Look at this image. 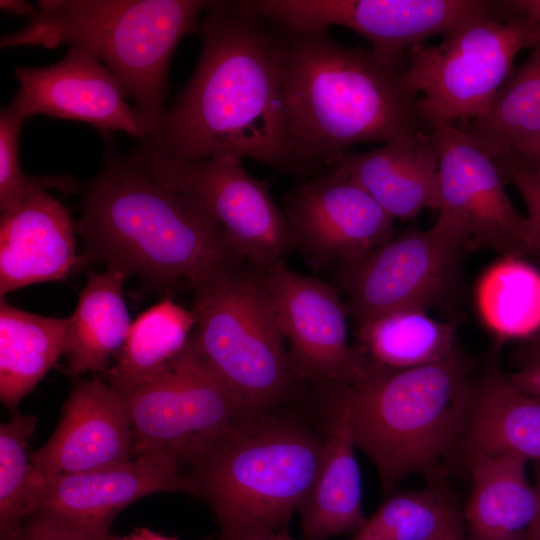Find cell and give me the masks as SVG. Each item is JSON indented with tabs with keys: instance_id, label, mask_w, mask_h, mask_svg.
I'll return each instance as SVG.
<instances>
[{
	"instance_id": "obj_1",
	"label": "cell",
	"mask_w": 540,
	"mask_h": 540,
	"mask_svg": "<svg viewBox=\"0 0 540 540\" xmlns=\"http://www.w3.org/2000/svg\"><path fill=\"white\" fill-rule=\"evenodd\" d=\"M196 68L132 151L182 162L251 158L297 177L283 100L278 26L238 1H209Z\"/></svg>"
},
{
	"instance_id": "obj_2",
	"label": "cell",
	"mask_w": 540,
	"mask_h": 540,
	"mask_svg": "<svg viewBox=\"0 0 540 540\" xmlns=\"http://www.w3.org/2000/svg\"><path fill=\"white\" fill-rule=\"evenodd\" d=\"M278 26V25H276ZM281 36L283 100L297 177L319 175L361 143L431 132L403 71L327 30Z\"/></svg>"
},
{
	"instance_id": "obj_3",
	"label": "cell",
	"mask_w": 540,
	"mask_h": 540,
	"mask_svg": "<svg viewBox=\"0 0 540 540\" xmlns=\"http://www.w3.org/2000/svg\"><path fill=\"white\" fill-rule=\"evenodd\" d=\"M76 232L79 267L105 264L149 291L179 282L192 288L241 258L199 199L159 182L113 146L86 190Z\"/></svg>"
},
{
	"instance_id": "obj_4",
	"label": "cell",
	"mask_w": 540,
	"mask_h": 540,
	"mask_svg": "<svg viewBox=\"0 0 540 540\" xmlns=\"http://www.w3.org/2000/svg\"><path fill=\"white\" fill-rule=\"evenodd\" d=\"M472 379L469 360L456 349L410 369L372 362L359 382L342 384L353 441L375 466L383 498L411 474L444 481L465 435Z\"/></svg>"
},
{
	"instance_id": "obj_5",
	"label": "cell",
	"mask_w": 540,
	"mask_h": 540,
	"mask_svg": "<svg viewBox=\"0 0 540 540\" xmlns=\"http://www.w3.org/2000/svg\"><path fill=\"white\" fill-rule=\"evenodd\" d=\"M285 407L239 420L186 474L213 510L220 540L287 528L315 482L329 432Z\"/></svg>"
},
{
	"instance_id": "obj_6",
	"label": "cell",
	"mask_w": 540,
	"mask_h": 540,
	"mask_svg": "<svg viewBox=\"0 0 540 540\" xmlns=\"http://www.w3.org/2000/svg\"><path fill=\"white\" fill-rule=\"evenodd\" d=\"M202 0H40L1 48L69 45L98 58L120 81L151 133L164 114L169 65L180 39L198 33Z\"/></svg>"
},
{
	"instance_id": "obj_7",
	"label": "cell",
	"mask_w": 540,
	"mask_h": 540,
	"mask_svg": "<svg viewBox=\"0 0 540 540\" xmlns=\"http://www.w3.org/2000/svg\"><path fill=\"white\" fill-rule=\"evenodd\" d=\"M192 289L195 347L246 416L301 395L306 382L292 365L262 268L239 258Z\"/></svg>"
},
{
	"instance_id": "obj_8",
	"label": "cell",
	"mask_w": 540,
	"mask_h": 540,
	"mask_svg": "<svg viewBox=\"0 0 540 540\" xmlns=\"http://www.w3.org/2000/svg\"><path fill=\"white\" fill-rule=\"evenodd\" d=\"M539 39L540 25L520 12L481 17L439 44L410 48L403 76L415 94H424L419 108L431 130L482 116L510 77L516 55Z\"/></svg>"
},
{
	"instance_id": "obj_9",
	"label": "cell",
	"mask_w": 540,
	"mask_h": 540,
	"mask_svg": "<svg viewBox=\"0 0 540 540\" xmlns=\"http://www.w3.org/2000/svg\"><path fill=\"white\" fill-rule=\"evenodd\" d=\"M125 397L131 419L133 459L158 460L185 476L246 417L202 359L192 336L164 372Z\"/></svg>"
},
{
	"instance_id": "obj_10",
	"label": "cell",
	"mask_w": 540,
	"mask_h": 540,
	"mask_svg": "<svg viewBox=\"0 0 540 540\" xmlns=\"http://www.w3.org/2000/svg\"><path fill=\"white\" fill-rule=\"evenodd\" d=\"M242 7L292 31L344 26L368 39L371 53L395 68L405 52L430 36L481 17L518 13L513 1L487 0H251Z\"/></svg>"
},
{
	"instance_id": "obj_11",
	"label": "cell",
	"mask_w": 540,
	"mask_h": 540,
	"mask_svg": "<svg viewBox=\"0 0 540 540\" xmlns=\"http://www.w3.org/2000/svg\"><path fill=\"white\" fill-rule=\"evenodd\" d=\"M127 156L159 182L199 199L232 249L250 264L265 269L296 249L294 231L268 183L250 175L242 158L218 155L182 162L134 151Z\"/></svg>"
},
{
	"instance_id": "obj_12",
	"label": "cell",
	"mask_w": 540,
	"mask_h": 540,
	"mask_svg": "<svg viewBox=\"0 0 540 540\" xmlns=\"http://www.w3.org/2000/svg\"><path fill=\"white\" fill-rule=\"evenodd\" d=\"M440 155L439 222L462 251L533 254L531 225L511 203L495 160L454 124L432 130Z\"/></svg>"
},
{
	"instance_id": "obj_13",
	"label": "cell",
	"mask_w": 540,
	"mask_h": 540,
	"mask_svg": "<svg viewBox=\"0 0 540 540\" xmlns=\"http://www.w3.org/2000/svg\"><path fill=\"white\" fill-rule=\"evenodd\" d=\"M463 253L436 222L393 235L358 263L335 267L356 329L392 311L426 310L452 285Z\"/></svg>"
},
{
	"instance_id": "obj_14",
	"label": "cell",
	"mask_w": 540,
	"mask_h": 540,
	"mask_svg": "<svg viewBox=\"0 0 540 540\" xmlns=\"http://www.w3.org/2000/svg\"><path fill=\"white\" fill-rule=\"evenodd\" d=\"M263 280L298 376L313 386L353 385L372 362L347 339V306L337 290L292 270L284 260L263 269Z\"/></svg>"
},
{
	"instance_id": "obj_15",
	"label": "cell",
	"mask_w": 540,
	"mask_h": 540,
	"mask_svg": "<svg viewBox=\"0 0 540 540\" xmlns=\"http://www.w3.org/2000/svg\"><path fill=\"white\" fill-rule=\"evenodd\" d=\"M282 211L296 249L316 269L358 263L394 235V219L335 168L286 193Z\"/></svg>"
},
{
	"instance_id": "obj_16",
	"label": "cell",
	"mask_w": 540,
	"mask_h": 540,
	"mask_svg": "<svg viewBox=\"0 0 540 540\" xmlns=\"http://www.w3.org/2000/svg\"><path fill=\"white\" fill-rule=\"evenodd\" d=\"M19 89L9 105L25 120L35 114L85 122L102 131L124 132L142 140L145 121L127 103L117 77L94 55L70 47L49 66H17Z\"/></svg>"
},
{
	"instance_id": "obj_17",
	"label": "cell",
	"mask_w": 540,
	"mask_h": 540,
	"mask_svg": "<svg viewBox=\"0 0 540 540\" xmlns=\"http://www.w3.org/2000/svg\"><path fill=\"white\" fill-rule=\"evenodd\" d=\"M132 459L126 397L98 378L74 383L54 433L30 452L31 462L44 475L90 472Z\"/></svg>"
},
{
	"instance_id": "obj_18",
	"label": "cell",
	"mask_w": 540,
	"mask_h": 540,
	"mask_svg": "<svg viewBox=\"0 0 540 540\" xmlns=\"http://www.w3.org/2000/svg\"><path fill=\"white\" fill-rule=\"evenodd\" d=\"M158 492L195 493L191 480L173 467L158 460L135 458L90 472L45 475L34 512L65 520L95 540H109L112 522L120 511Z\"/></svg>"
},
{
	"instance_id": "obj_19",
	"label": "cell",
	"mask_w": 540,
	"mask_h": 540,
	"mask_svg": "<svg viewBox=\"0 0 540 540\" xmlns=\"http://www.w3.org/2000/svg\"><path fill=\"white\" fill-rule=\"evenodd\" d=\"M44 180L15 208L1 214L0 299L16 289L65 279L79 268L75 228Z\"/></svg>"
},
{
	"instance_id": "obj_20",
	"label": "cell",
	"mask_w": 540,
	"mask_h": 540,
	"mask_svg": "<svg viewBox=\"0 0 540 540\" xmlns=\"http://www.w3.org/2000/svg\"><path fill=\"white\" fill-rule=\"evenodd\" d=\"M366 191L393 219L440 207V155L433 132L366 152H348L331 167Z\"/></svg>"
},
{
	"instance_id": "obj_21",
	"label": "cell",
	"mask_w": 540,
	"mask_h": 540,
	"mask_svg": "<svg viewBox=\"0 0 540 540\" xmlns=\"http://www.w3.org/2000/svg\"><path fill=\"white\" fill-rule=\"evenodd\" d=\"M514 455L540 460V400L519 388L495 364L472 379L469 416L457 462Z\"/></svg>"
},
{
	"instance_id": "obj_22",
	"label": "cell",
	"mask_w": 540,
	"mask_h": 540,
	"mask_svg": "<svg viewBox=\"0 0 540 540\" xmlns=\"http://www.w3.org/2000/svg\"><path fill=\"white\" fill-rule=\"evenodd\" d=\"M341 387L342 384L331 387L334 417L322 464L310 492L298 509L302 540H328L336 536L354 535L367 520L362 508L356 446Z\"/></svg>"
},
{
	"instance_id": "obj_23",
	"label": "cell",
	"mask_w": 540,
	"mask_h": 540,
	"mask_svg": "<svg viewBox=\"0 0 540 540\" xmlns=\"http://www.w3.org/2000/svg\"><path fill=\"white\" fill-rule=\"evenodd\" d=\"M527 462L490 455L467 464L471 485L463 516L469 540H528L538 497L526 476Z\"/></svg>"
},
{
	"instance_id": "obj_24",
	"label": "cell",
	"mask_w": 540,
	"mask_h": 540,
	"mask_svg": "<svg viewBox=\"0 0 540 540\" xmlns=\"http://www.w3.org/2000/svg\"><path fill=\"white\" fill-rule=\"evenodd\" d=\"M127 276L107 268L90 272L79 293L73 314L68 317L67 373H107L109 362L122 348L131 327L123 297Z\"/></svg>"
},
{
	"instance_id": "obj_25",
	"label": "cell",
	"mask_w": 540,
	"mask_h": 540,
	"mask_svg": "<svg viewBox=\"0 0 540 540\" xmlns=\"http://www.w3.org/2000/svg\"><path fill=\"white\" fill-rule=\"evenodd\" d=\"M68 318L40 316L0 301V399L14 411L66 354Z\"/></svg>"
},
{
	"instance_id": "obj_26",
	"label": "cell",
	"mask_w": 540,
	"mask_h": 540,
	"mask_svg": "<svg viewBox=\"0 0 540 540\" xmlns=\"http://www.w3.org/2000/svg\"><path fill=\"white\" fill-rule=\"evenodd\" d=\"M196 325L193 311L166 298L131 324L107 371L108 384L126 395L164 372L184 351Z\"/></svg>"
},
{
	"instance_id": "obj_27",
	"label": "cell",
	"mask_w": 540,
	"mask_h": 540,
	"mask_svg": "<svg viewBox=\"0 0 540 540\" xmlns=\"http://www.w3.org/2000/svg\"><path fill=\"white\" fill-rule=\"evenodd\" d=\"M464 130L492 159L540 138V39L503 84L489 109Z\"/></svg>"
},
{
	"instance_id": "obj_28",
	"label": "cell",
	"mask_w": 540,
	"mask_h": 540,
	"mask_svg": "<svg viewBox=\"0 0 540 540\" xmlns=\"http://www.w3.org/2000/svg\"><path fill=\"white\" fill-rule=\"evenodd\" d=\"M358 347L373 363L402 370L440 361L457 348L454 329L422 309L389 312L357 329Z\"/></svg>"
},
{
	"instance_id": "obj_29",
	"label": "cell",
	"mask_w": 540,
	"mask_h": 540,
	"mask_svg": "<svg viewBox=\"0 0 540 540\" xmlns=\"http://www.w3.org/2000/svg\"><path fill=\"white\" fill-rule=\"evenodd\" d=\"M478 304L498 335H533L540 325V275L517 257H506L481 280Z\"/></svg>"
},
{
	"instance_id": "obj_30",
	"label": "cell",
	"mask_w": 540,
	"mask_h": 540,
	"mask_svg": "<svg viewBox=\"0 0 540 540\" xmlns=\"http://www.w3.org/2000/svg\"><path fill=\"white\" fill-rule=\"evenodd\" d=\"M38 417L16 413L0 425V535L22 527L39 502L45 475L30 460Z\"/></svg>"
},
{
	"instance_id": "obj_31",
	"label": "cell",
	"mask_w": 540,
	"mask_h": 540,
	"mask_svg": "<svg viewBox=\"0 0 540 540\" xmlns=\"http://www.w3.org/2000/svg\"><path fill=\"white\" fill-rule=\"evenodd\" d=\"M455 503L444 481L391 494L350 540H429Z\"/></svg>"
},
{
	"instance_id": "obj_32",
	"label": "cell",
	"mask_w": 540,
	"mask_h": 540,
	"mask_svg": "<svg viewBox=\"0 0 540 540\" xmlns=\"http://www.w3.org/2000/svg\"><path fill=\"white\" fill-rule=\"evenodd\" d=\"M25 119L9 104L0 113V209L7 212L44 180L27 177L19 160V136Z\"/></svg>"
},
{
	"instance_id": "obj_33",
	"label": "cell",
	"mask_w": 540,
	"mask_h": 540,
	"mask_svg": "<svg viewBox=\"0 0 540 540\" xmlns=\"http://www.w3.org/2000/svg\"><path fill=\"white\" fill-rule=\"evenodd\" d=\"M504 180L520 193L528 215L533 238V255L540 260V172L532 170L513 155L494 159Z\"/></svg>"
},
{
	"instance_id": "obj_34",
	"label": "cell",
	"mask_w": 540,
	"mask_h": 540,
	"mask_svg": "<svg viewBox=\"0 0 540 540\" xmlns=\"http://www.w3.org/2000/svg\"><path fill=\"white\" fill-rule=\"evenodd\" d=\"M22 540H95L81 528L58 517L34 512L22 525Z\"/></svg>"
},
{
	"instance_id": "obj_35",
	"label": "cell",
	"mask_w": 540,
	"mask_h": 540,
	"mask_svg": "<svg viewBox=\"0 0 540 540\" xmlns=\"http://www.w3.org/2000/svg\"><path fill=\"white\" fill-rule=\"evenodd\" d=\"M508 377L517 388L540 400V357L520 366Z\"/></svg>"
},
{
	"instance_id": "obj_36",
	"label": "cell",
	"mask_w": 540,
	"mask_h": 540,
	"mask_svg": "<svg viewBox=\"0 0 540 540\" xmlns=\"http://www.w3.org/2000/svg\"><path fill=\"white\" fill-rule=\"evenodd\" d=\"M429 540H469L463 511L457 502L447 513L438 531Z\"/></svg>"
},
{
	"instance_id": "obj_37",
	"label": "cell",
	"mask_w": 540,
	"mask_h": 540,
	"mask_svg": "<svg viewBox=\"0 0 540 540\" xmlns=\"http://www.w3.org/2000/svg\"><path fill=\"white\" fill-rule=\"evenodd\" d=\"M511 155L526 167L540 172V138L520 146Z\"/></svg>"
},
{
	"instance_id": "obj_38",
	"label": "cell",
	"mask_w": 540,
	"mask_h": 540,
	"mask_svg": "<svg viewBox=\"0 0 540 540\" xmlns=\"http://www.w3.org/2000/svg\"><path fill=\"white\" fill-rule=\"evenodd\" d=\"M540 357V329L520 347L516 360L520 366Z\"/></svg>"
},
{
	"instance_id": "obj_39",
	"label": "cell",
	"mask_w": 540,
	"mask_h": 540,
	"mask_svg": "<svg viewBox=\"0 0 540 540\" xmlns=\"http://www.w3.org/2000/svg\"><path fill=\"white\" fill-rule=\"evenodd\" d=\"M0 7L3 11H9L28 18L36 11L32 4L22 0H1Z\"/></svg>"
},
{
	"instance_id": "obj_40",
	"label": "cell",
	"mask_w": 540,
	"mask_h": 540,
	"mask_svg": "<svg viewBox=\"0 0 540 540\" xmlns=\"http://www.w3.org/2000/svg\"><path fill=\"white\" fill-rule=\"evenodd\" d=\"M533 472L535 483L533 484L538 497V513L531 528L528 540H540V460L534 461Z\"/></svg>"
},
{
	"instance_id": "obj_41",
	"label": "cell",
	"mask_w": 540,
	"mask_h": 540,
	"mask_svg": "<svg viewBox=\"0 0 540 540\" xmlns=\"http://www.w3.org/2000/svg\"><path fill=\"white\" fill-rule=\"evenodd\" d=\"M513 3L522 14L540 25V0H516Z\"/></svg>"
},
{
	"instance_id": "obj_42",
	"label": "cell",
	"mask_w": 540,
	"mask_h": 540,
	"mask_svg": "<svg viewBox=\"0 0 540 540\" xmlns=\"http://www.w3.org/2000/svg\"><path fill=\"white\" fill-rule=\"evenodd\" d=\"M111 540H174L155 533L147 528H136L122 538L111 536Z\"/></svg>"
},
{
	"instance_id": "obj_43",
	"label": "cell",
	"mask_w": 540,
	"mask_h": 540,
	"mask_svg": "<svg viewBox=\"0 0 540 540\" xmlns=\"http://www.w3.org/2000/svg\"><path fill=\"white\" fill-rule=\"evenodd\" d=\"M249 540H295L293 539L288 531H287V528L285 529H282L278 532H275V533H272V534H269V535H265V536H260V537H256V538H252V539H249Z\"/></svg>"
},
{
	"instance_id": "obj_44",
	"label": "cell",
	"mask_w": 540,
	"mask_h": 540,
	"mask_svg": "<svg viewBox=\"0 0 540 540\" xmlns=\"http://www.w3.org/2000/svg\"><path fill=\"white\" fill-rule=\"evenodd\" d=\"M0 540H22V527L6 535H0Z\"/></svg>"
},
{
	"instance_id": "obj_45",
	"label": "cell",
	"mask_w": 540,
	"mask_h": 540,
	"mask_svg": "<svg viewBox=\"0 0 540 540\" xmlns=\"http://www.w3.org/2000/svg\"><path fill=\"white\" fill-rule=\"evenodd\" d=\"M109 540H111V537H110V539H109Z\"/></svg>"
}]
</instances>
